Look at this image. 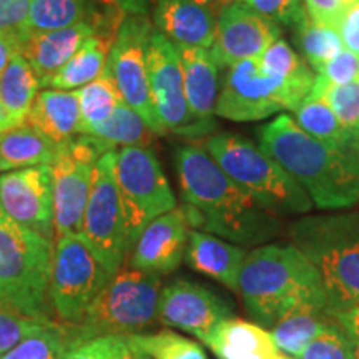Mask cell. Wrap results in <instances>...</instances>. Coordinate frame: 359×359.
<instances>
[{
    "label": "cell",
    "mask_w": 359,
    "mask_h": 359,
    "mask_svg": "<svg viewBox=\"0 0 359 359\" xmlns=\"http://www.w3.org/2000/svg\"><path fill=\"white\" fill-rule=\"evenodd\" d=\"M175 167L190 226L240 246L259 245L280 233V217L236 185L205 148L178 147Z\"/></svg>",
    "instance_id": "cell-1"
},
{
    "label": "cell",
    "mask_w": 359,
    "mask_h": 359,
    "mask_svg": "<svg viewBox=\"0 0 359 359\" xmlns=\"http://www.w3.org/2000/svg\"><path fill=\"white\" fill-rule=\"evenodd\" d=\"M259 148L302 185L321 210L359 203V158L354 150L326 145L283 114L258 132Z\"/></svg>",
    "instance_id": "cell-2"
},
{
    "label": "cell",
    "mask_w": 359,
    "mask_h": 359,
    "mask_svg": "<svg viewBox=\"0 0 359 359\" xmlns=\"http://www.w3.org/2000/svg\"><path fill=\"white\" fill-rule=\"evenodd\" d=\"M238 293L251 316L266 327L303 303L326 304L316 268L293 245H263L248 251Z\"/></svg>",
    "instance_id": "cell-3"
},
{
    "label": "cell",
    "mask_w": 359,
    "mask_h": 359,
    "mask_svg": "<svg viewBox=\"0 0 359 359\" xmlns=\"http://www.w3.org/2000/svg\"><path fill=\"white\" fill-rule=\"evenodd\" d=\"M290 238L316 268L333 316L359 302V212L306 215L291 224Z\"/></svg>",
    "instance_id": "cell-4"
},
{
    "label": "cell",
    "mask_w": 359,
    "mask_h": 359,
    "mask_svg": "<svg viewBox=\"0 0 359 359\" xmlns=\"http://www.w3.org/2000/svg\"><path fill=\"white\" fill-rule=\"evenodd\" d=\"M53 243L13 222L0 208V302L34 320L52 323Z\"/></svg>",
    "instance_id": "cell-5"
},
{
    "label": "cell",
    "mask_w": 359,
    "mask_h": 359,
    "mask_svg": "<svg viewBox=\"0 0 359 359\" xmlns=\"http://www.w3.org/2000/svg\"><path fill=\"white\" fill-rule=\"evenodd\" d=\"M203 148L236 185L268 212L280 218L311 212L313 201L302 185L248 138L215 133L206 138Z\"/></svg>",
    "instance_id": "cell-6"
},
{
    "label": "cell",
    "mask_w": 359,
    "mask_h": 359,
    "mask_svg": "<svg viewBox=\"0 0 359 359\" xmlns=\"http://www.w3.org/2000/svg\"><path fill=\"white\" fill-rule=\"evenodd\" d=\"M160 276L122 268L90 304L77 327L79 339L103 334H142L156 323Z\"/></svg>",
    "instance_id": "cell-7"
},
{
    "label": "cell",
    "mask_w": 359,
    "mask_h": 359,
    "mask_svg": "<svg viewBox=\"0 0 359 359\" xmlns=\"http://www.w3.org/2000/svg\"><path fill=\"white\" fill-rule=\"evenodd\" d=\"M314 82H286L264 74L257 58L228 67L219 85L215 115L231 122H257L281 110L294 111Z\"/></svg>",
    "instance_id": "cell-8"
},
{
    "label": "cell",
    "mask_w": 359,
    "mask_h": 359,
    "mask_svg": "<svg viewBox=\"0 0 359 359\" xmlns=\"http://www.w3.org/2000/svg\"><path fill=\"white\" fill-rule=\"evenodd\" d=\"M116 150H107L97 161L92 190L79 236L107 271L122 269L132 251L127 215L115 177Z\"/></svg>",
    "instance_id": "cell-9"
},
{
    "label": "cell",
    "mask_w": 359,
    "mask_h": 359,
    "mask_svg": "<svg viewBox=\"0 0 359 359\" xmlns=\"http://www.w3.org/2000/svg\"><path fill=\"white\" fill-rule=\"evenodd\" d=\"M111 276L79 235L57 238L48 291L55 321L79 326Z\"/></svg>",
    "instance_id": "cell-10"
},
{
    "label": "cell",
    "mask_w": 359,
    "mask_h": 359,
    "mask_svg": "<svg viewBox=\"0 0 359 359\" xmlns=\"http://www.w3.org/2000/svg\"><path fill=\"white\" fill-rule=\"evenodd\" d=\"M115 177L133 246L148 223L177 208V198L150 147H122L116 150Z\"/></svg>",
    "instance_id": "cell-11"
},
{
    "label": "cell",
    "mask_w": 359,
    "mask_h": 359,
    "mask_svg": "<svg viewBox=\"0 0 359 359\" xmlns=\"http://www.w3.org/2000/svg\"><path fill=\"white\" fill-rule=\"evenodd\" d=\"M109 148L88 135H79L58 154L52 167L53 226L55 240L64 235H79L85 208L92 190L97 161Z\"/></svg>",
    "instance_id": "cell-12"
},
{
    "label": "cell",
    "mask_w": 359,
    "mask_h": 359,
    "mask_svg": "<svg viewBox=\"0 0 359 359\" xmlns=\"http://www.w3.org/2000/svg\"><path fill=\"white\" fill-rule=\"evenodd\" d=\"M151 30L154 25L147 15L125 17L109 52L107 69L123 102L140 114L156 135H163V128L156 118L148 82L147 48Z\"/></svg>",
    "instance_id": "cell-13"
},
{
    "label": "cell",
    "mask_w": 359,
    "mask_h": 359,
    "mask_svg": "<svg viewBox=\"0 0 359 359\" xmlns=\"http://www.w3.org/2000/svg\"><path fill=\"white\" fill-rule=\"evenodd\" d=\"M147 67L155 114L163 132L185 135L190 138L212 133L208 127L193 118L188 109L177 45L155 27L148 40Z\"/></svg>",
    "instance_id": "cell-14"
},
{
    "label": "cell",
    "mask_w": 359,
    "mask_h": 359,
    "mask_svg": "<svg viewBox=\"0 0 359 359\" xmlns=\"http://www.w3.org/2000/svg\"><path fill=\"white\" fill-rule=\"evenodd\" d=\"M0 208L13 222L55 243L50 165H37L0 175Z\"/></svg>",
    "instance_id": "cell-15"
},
{
    "label": "cell",
    "mask_w": 359,
    "mask_h": 359,
    "mask_svg": "<svg viewBox=\"0 0 359 359\" xmlns=\"http://www.w3.org/2000/svg\"><path fill=\"white\" fill-rule=\"evenodd\" d=\"M233 306L208 286L178 280L161 288L156 321L196 336L201 343L223 321L231 320Z\"/></svg>",
    "instance_id": "cell-16"
},
{
    "label": "cell",
    "mask_w": 359,
    "mask_h": 359,
    "mask_svg": "<svg viewBox=\"0 0 359 359\" xmlns=\"http://www.w3.org/2000/svg\"><path fill=\"white\" fill-rule=\"evenodd\" d=\"M278 39H281L280 25L235 0L217 15L210 53L218 67H231L258 58Z\"/></svg>",
    "instance_id": "cell-17"
},
{
    "label": "cell",
    "mask_w": 359,
    "mask_h": 359,
    "mask_svg": "<svg viewBox=\"0 0 359 359\" xmlns=\"http://www.w3.org/2000/svg\"><path fill=\"white\" fill-rule=\"evenodd\" d=\"M190 224L182 206L155 218L143 228L130 251V268L150 275H170L182 264Z\"/></svg>",
    "instance_id": "cell-18"
},
{
    "label": "cell",
    "mask_w": 359,
    "mask_h": 359,
    "mask_svg": "<svg viewBox=\"0 0 359 359\" xmlns=\"http://www.w3.org/2000/svg\"><path fill=\"white\" fill-rule=\"evenodd\" d=\"M118 29H105L92 22L48 30V32H25L19 40V53L32 65L40 82L62 69L90 37L97 34L116 35Z\"/></svg>",
    "instance_id": "cell-19"
},
{
    "label": "cell",
    "mask_w": 359,
    "mask_h": 359,
    "mask_svg": "<svg viewBox=\"0 0 359 359\" xmlns=\"http://www.w3.org/2000/svg\"><path fill=\"white\" fill-rule=\"evenodd\" d=\"M154 24L177 45L212 48L217 15L195 0H154Z\"/></svg>",
    "instance_id": "cell-20"
},
{
    "label": "cell",
    "mask_w": 359,
    "mask_h": 359,
    "mask_svg": "<svg viewBox=\"0 0 359 359\" xmlns=\"http://www.w3.org/2000/svg\"><path fill=\"white\" fill-rule=\"evenodd\" d=\"M177 45V43H175ZM182 62L185 97L193 118L213 130L215 115L219 93V67L208 48L177 45Z\"/></svg>",
    "instance_id": "cell-21"
},
{
    "label": "cell",
    "mask_w": 359,
    "mask_h": 359,
    "mask_svg": "<svg viewBox=\"0 0 359 359\" xmlns=\"http://www.w3.org/2000/svg\"><path fill=\"white\" fill-rule=\"evenodd\" d=\"M125 17V13L103 6L100 0H32L27 32H48L82 22L120 29Z\"/></svg>",
    "instance_id": "cell-22"
},
{
    "label": "cell",
    "mask_w": 359,
    "mask_h": 359,
    "mask_svg": "<svg viewBox=\"0 0 359 359\" xmlns=\"http://www.w3.org/2000/svg\"><path fill=\"white\" fill-rule=\"evenodd\" d=\"M24 123L57 147H67L79 137L82 127L77 90L45 88L39 92Z\"/></svg>",
    "instance_id": "cell-23"
},
{
    "label": "cell",
    "mask_w": 359,
    "mask_h": 359,
    "mask_svg": "<svg viewBox=\"0 0 359 359\" xmlns=\"http://www.w3.org/2000/svg\"><path fill=\"white\" fill-rule=\"evenodd\" d=\"M243 246L224 241L212 233L190 230L185 259L191 269L213 278L228 290L238 291V278L246 258Z\"/></svg>",
    "instance_id": "cell-24"
},
{
    "label": "cell",
    "mask_w": 359,
    "mask_h": 359,
    "mask_svg": "<svg viewBox=\"0 0 359 359\" xmlns=\"http://www.w3.org/2000/svg\"><path fill=\"white\" fill-rule=\"evenodd\" d=\"M203 344L218 359H271L280 353L263 326L235 318L215 327Z\"/></svg>",
    "instance_id": "cell-25"
},
{
    "label": "cell",
    "mask_w": 359,
    "mask_h": 359,
    "mask_svg": "<svg viewBox=\"0 0 359 359\" xmlns=\"http://www.w3.org/2000/svg\"><path fill=\"white\" fill-rule=\"evenodd\" d=\"M334 320L326 304L303 303L285 313L271 326L276 349L290 358H299L304 348Z\"/></svg>",
    "instance_id": "cell-26"
},
{
    "label": "cell",
    "mask_w": 359,
    "mask_h": 359,
    "mask_svg": "<svg viewBox=\"0 0 359 359\" xmlns=\"http://www.w3.org/2000/svg\"><path fill=\"white\" fill-rule=\"evenodd\" d=\"M64 148L57 147L30 125H17L0 133V172L52 165Z\"/></svg>",
    "instance_id": "cell-27"
},
{
    "label": "cell",
    "mask_w": 359,
    "mask_h": 359,
    "mask_svg": "<svg viewBox=\"0 0 359 359\" xmlns=\"http://www.w3.org/2000/svg\"><path fill=\"white\" fill-rule=\"evenodd\" d=\"M115 37L103 34L90 37L62 69H58L50 77L42 80L40 85L45 88L79 90L83 85L93 82L105 70L109 52L111 45H114Z\"/></svg>",
    "instance_id": "cell-28"
},
{
    "label": "cell",
    "mask_w": 359,
    "mask_h": 359,
    "mask_svg": "<svg viewBox=\"0 0 359 359\" xmlns=\"http://www.w3.org/2000/svg\"><path fill=\"white\" fill-rule=\"evenodd\" d=\"M40 87V79L32 65L20 53H15L0 75V102L15 127L25 122Z\"/></svg>",
    "instance_id": "cell-29"
},
{
    "label": "cell",
    "mask_w": 359,
    "mask_h": 359,
    "mask_svg": "<svg viewBox=\"0 0 359 359\" xmlns=\"http://www.w3.org/2000/svg\"><path fill=\"white\" fill-rule=\"evenodd\" d=\"M293 114L298 127L316 140L341 150H354V140L321 97L309 93Z\"/></svg>",
    "instance_id": "cell-30"
},
{
    "label": "cell",
    "mask_w": 359,
    "mask_h": 359,
    "mask_svg": "<svg viewBox=\"0 0 359 359\" xmlns=\"http://www.w3.org/2000/svg\"><path fill=\"white\" fill-rule=\"evenodd\" d=\"M88 137L97 138L105 143L109 148L116 147H150L158 137L154 130L148 127L140 114H137L132 107L125 102H120L110 115V118L100 127L88 133Z\"/></svg>",
    "instance_id": "cell-31"
},
{
    "label": "cell",
    "mask_w": 359,
    "mask_h": 359,
    "mask_svg": "<svg viewBox=\"0 0 359 359\" xmlns=\"http://www.w3.org/2000/svg\"><path fill=\"white\" fill-rule=\"evenodd\" d=\"M77 95L80 103V116H82L80 135H88L92 130L105 123L114 114L116 105L123 102L107 67L93 82L79 88Z\"/></svg>",
    "instance_id": "cell-32"
},
{
    "label": "cell",
    "mask_w": 359,
    "mask_h": 359,
    "mask_svg": "<svg viewBox=\"0 0 359 359\" xmlns=\"http://www.w3.org/2000/svg\"><path fill=\"white\" fill-rule=\"evenodd\" d=\"M77 339V327L53 321L39 333L22 339L0 359H62L70 344Z\"/></svg>",
    "instance_id": "cell-33"
},
{
    "label": "cell",
    "mask_w": 359,
    "mask_h": 359,
    "mask_svg": "<svg viewBox=\"0 0 359 359\" xmlns=\"http://www.w3.org/2000/svg\"><path fill=\"white\" fill-rule=\"evenodd\" d=\"M293 29L296 43L314 72L320 70L326 62H330L344 48L339 34L331 27L314 22L308 12H304Z\"/></svg>",
    "instance_id": "cell-34"
},
{
    "label": "cell",
    "mask_w": 359,
    "mask_h": 359,
    "mask_svg": "<svg viewBox=\"0 0 359 359\" xmlns=\"http://www.w3.org/2000/svg\"><path fill=\"white\" fill-rule=\"evenodd\" d=\"M311 93L321 97L330 105L341 127L356 142L359 133V79L343 85H326L314 79Z\"/></svg>",
    "instance_id": "cell-35"
},
{
    "label": "cell",
    "mask_w": 359,
    "mask_h": 359,
    "mask_svg": "<svg viewBox=\"0 0 359 359\" xmlns=\"http://www.w3.org/2000/svg\"><path fill=\"white\" fill-rule=\"evenodd\" d=\"M127 338L154 359H208L198 343L168 330L154 334H128Z\"/></svg>",
    "instance_id": "cell-36"
},
{
    "label": "cell",
    "mask_w": 359,
    "mask_h": 359,
    "mask_svg": "<svg viewBox=\"0 0 359 359\" xmlns=\"http://www.w3.org/2000/svg\"><path fill=\"white\" fill-rule=\"evenodd\" d=\"M264 74L286 82H314L316 75L306 67V62L296 53L285 39H278L257 58Z\"/></svg>",
    "instance_id": "cell-37"
},
{
    "label": "cell",
    "mask_w": 359,
    "mask_h": 359,
    "mask_svg": "<svg viewBox=\"0 0 359 359\" xmlns=\"http://www.w3.org/2000/svg\"><path fill=\"white\" fill-rule=\"evenodd\" d=\"M354 349L343 325L334 316L311 343L304 348L298 359H353Z\"/></svg>",
    "instance_id": "cell-38"
},
{
    "label": "cell",
    "mask_w": 359,
    "mask_h": 359,
    "mask_svg": "<svg viewBox=\"0 0 359 359\" xmlns=\"http://www.w3.org/2000/svg\"><path fill=\"white\" fill-rule=\"evenodd\" d=\"M47 325L50 323L34 320L0 302V356L19 344L22 339L39 333Z\"/></svg>",
    "instance_id": "cell-39"
},
{
    "label": "cell",
    "mask_w": 359,
    "mask_h": 359,
    "mask_svg": "<svg viewBox=\"0 0 359 359\" xmlns=\"http://www.w3.org/2000/svg\"><path fill=\"white\" fill-rule=\"evenodd\" d=\"M127 336L103 334L77 339L70 344L62 359H122Z\"/></svg>",
    "instance_id": "cell-40"
},
{
    "label": "cell",
    "mask_w": 359,
    "mask_h": 359,
    "mask_svg": "<svg viewBox=\"0 0 359 359\" xmlns=\"http://www.w3.org/2000/svg\"><path fill=\"white\" fill-rule=\"evenodd\" d=\"M278 25L294 27L306 12L303 0H238Z\"/></svg>",
    "instance_id": "cell-41"
},
{
    "label": "cell",
    "mask_w": 359,
    "mask_h": 359,
    "mask_svg": "<svg viewBox=\"0 0 359 359\" xmlns=\"http://www.w3.org/2000/svg\"><path fill=\"white\" fill-rule=\"evenodd\" d=\"M359 79V55L343 48L316 72V80L326 85H343Z\"/></svg>",
    "instance_id": "cell-42"
},
{
    "label": "cell",
    "mask_w": 359,
    "mask_h": 359,
    "mask_svg": "<svg viewBox=\"0 0 359 359\" xmlns=\"http://www.w3.org/2000/svg\"><path fill=\"white\" fill-rule=\"evenodd\" d=\"M32 0H0V34L22 39L27 32Z\"/></svg>",
    "instance_id": "cell-43"
},
{
    "label": "cell",
    "mask_w": 359,
    "mask_h": 359,
    "mask_svg": "<svg viewBox=\"0 0 359 359\" xmlns=\"http://www.w3.org/2000/svg\"><path fill=\"white\" fill-rule=\"evenodd\" d=\"M308 15L318 24L336 30L338 22L346 8V0H303Z\"/></svg>",
    "instance_id": "cell-44"
},
{
    "label": "cell",
    "mask_w": 359,
    "mask_h": 359,
    "mask_svg": "<svg viewBox=\"0 0 359 359\" xmlns=\"http://www.w3.org/2000/svg\"><path fill=\"white\" fill-rule=\"evenodd\" d=\"M344 48L359 55V0L349 2L336 27Z\"/></svg>",
    "instance_id": "cell-45"
},
{
    "label": "cell",
    "mask_w": 359,
    "mask_h": 359,
    "mask_svg": "<svg viewBox=\"0 0 359 359\" xmlns=\"http://www.w3.org/2000/svg\"><path fill=\"white\" fill-rule=\"evenodd\" d=\"M336 318H338V321L343 325L349 339H351L354 349L353 359H359V302L354 303L353 306L348 308L344 313L338 314Z\"/></svg>",
    "instance_id": "cell-46"
},
{
    "label": "cell",
    "mask_w": 359,
    "mask_h": 359,
    "mask_svg": "<svg viewBox=\"0 0 359 359\" xmlns=\"http://www.w3.org/2000/svg\"><path fill=\"white\" fill-rule=\"evenodd\" d=\"M100 2L125 15H147L150 12V0H100Z\"/></svg>",
    "instance_id": "cell-47"
},
{
    "label": "cell",
    "mask_w": 359,
    "mask_h": 359,
    "mask_svg": "<svg viewBox=\"0 0 359 359\" xmlns=\"http://www.w3.org/2000/svg\"><path fill=\"white\" fill-rule=\"evenodd\" d=\"M15 53H19V39L11 37V35L0 34V75L11 64Z\"/></svg>",
    "instance_id": "cell-48"
},
{
    "label": "cell",
    "mask_w": 359,
    "mask_h": 359,
    "mask_svg": "<svg viewBox=\"0 0 359 359\" xmlns=\"http://www.w3.org/2000/svg\"><path fill=\"white\" fill-rule=\"evenodd\" d=\"M195 2L200 4L201 7L208 8V11L213 12L215 15H218V13L222 12L224 7L230 6L233 0H195Z\"/></svg>",
    "instance_id": "cell-49"
},
{
    "label": "cell",
    "mask_w": 359,
    "mask_h": 359,
    "mask_svg": "<svg viewBox=\"0 0 359 359\" xmlns=\"http://www.w3.org/2000/svg\"><path fill=\"white\" fill-rule=\"evenodd\" d=\"M122 359H154L151 356H148L147 353H143L142 349H138L135 344H132L127 338V346H125V353Z\"/></svg>",
    "instance_id": "cell-50"
},
{
    "label": "cell",
    "mask_w": 359,
    "mask_h": 359,
    "mask_svg": "<svg viewBox=\"0 0 359 359\" xmlns=\"http://www.w3.org/2000/svg\"><path fill=\"white\" fill-rule=\"evenodd\" d=\"M12 127H15V125H13L11 116H8L6 109H4L2 102H0V133L7 132V130L12 128Z\"/></svg>",
    "instance_id": "cell-51"
},
{
    "label": "cell",
    "mask_w": 359,
    "mask_h": 359,
    "mask_svg": "<svg viewBox=\"0 0 359 359\" xmlns=\"http://www.w3.org/2000/svg\"><path fill=\"white\" fill-rule=\"evenodd\" d=\"M354 151H356V155H358V158H359V133H358V137H356V142H354Z\"/></svg>",
    "instance_id": "cell-52"
},
{
    "label": "cell",
    "mask_w": 359,
    "mask_h": 359,
    "mask_svg": "<svg viewBox=\"0 0 359 359\" xmlns=\"http://www.w3.org/2000/svg\"><path fill=\"white\" fill-rule=\"evenodd\" d=\"M271 359H290V356H286V354H283V353H278L275 358H271Z\"/></svg>",
    "instance_id": "cell-53"
},
{
    "label": "cell",
    "mask_w": 359,
    "mask_h": 359,
    "mask_svg": "<svg viewBox=\"0 0 359 359\" xmlns=\"http://www.w3.org/2000/svg\"><path fill=\"white\" fill-rule=\"evenodd\" d=\"M349 2H354V0H346V4H349Z\"/></svg>",
    "instance_id": "cell-54"
},
{
    "label": "cell",
    "mask_w": 359,
    "mask_h": 359,
    "mask_svg": "<svg viewBox=\"0 0 359 359\" xmlns=\"http://www.w3.org/2000/svg\"><path fill=\"white\" fill-rule=\"evenodd\" d=\"M290 359H298V358H290Z\"/></svg>",
    "instance_id": "cell-55"
}]
</instances>
